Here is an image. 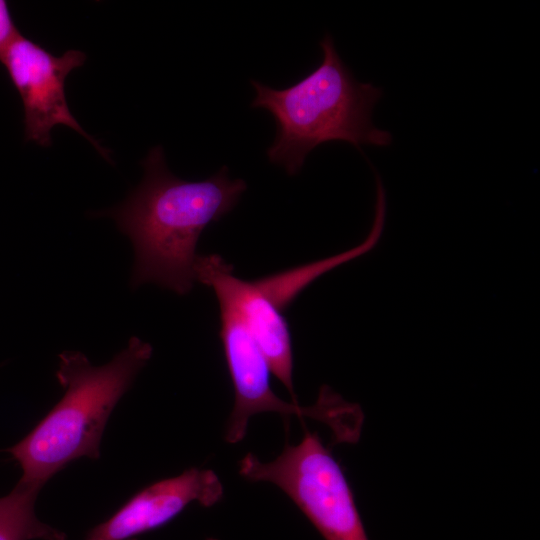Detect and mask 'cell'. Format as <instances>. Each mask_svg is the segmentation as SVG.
Wrapping results in <instances>:
<instances>
[{
  "label": "cell",
  "mask_w": 540,
  "mask_h": 540,
  "mask_svg": "<svg viewBox=\"0 0 540 540\" xmlns=\"http://www.w3.org/2000/svg\"><path fill=\"white\" fill-rule=\"evenodd\" d=\"M142 165V182L107 215L133 245L131 286L155 284L185 295L196 282L201 233L234 209L247 184L230 178L227 166L200 181L178 178L160 146L149 151Z\"/></svg>",
  "instance_id": "cell-1"
},
{
  "label": "cell",
  "mask_w": 540,
  "mask_h": 540,
  "mask_svg": "<svg viewBox=\"0 0 540 540\" xmlns=\"http://www.w3.org/2000/svg\"><path fill=\"white\" fill-rule=\"evenodd\" d=\"M207 540H217L216 538H208Z\"/></svg>",
  "instance_id": "cell-12"
},
{
  "label": "cell",
  "mask_w": 540,
  "mask_h": 540,
  "mask_svg": "<svg viewBox=\"0 0 540 540\" xmlns=\"http://www.w3.org/2000/svg\"><path fill=\"white\" fill-rule=\"evenodd\" d=\"M20 34L13 21L7 2L0 0V59Z\"/></svg>",
  "instance_id": "cell-11"
},
{
  "label": "cell",
  "mask_w": 540,
  "mask_h": 540,
  "mask_svg": "<svg viewBox=\"0 0 540 540\" xmlns=\"http://www.w3.org/2000/svg\"><path fill=\"white\" fill-rule=\"evenodd\" d=\"M130 540H137V539L133 538V539H130Z\"/></svg>",
  "instance_id": "cell-13"
},
{
  "label": "cell",
  "mask_w": 540,
  "mask_h": 540,
  "mask_svg": "<svg viewBox=\"0 0 540 540\" xmlns=\"http://www.w3.org/2000/svg\"><path fill=\"white\" fill-rule=\"evenodd\" d=\"M220 339L234 388V405L226 424L224 438L231 444L246 435L252 416L278 413L288 418L310 417L329 425L335 435L347 426L351 405L328 387L320 390L312 406L281 399L272 389L270 365L240 314L230 305L219 303Z\"/></svg>",
  "instance_id": "cell-5"
},
{
  "label": "cell",
  "mask_w": 540,
  "mask_h": 540,
  "mask_svg": "<svg viewBox=\"0 0 540 540\" xmlns=\"http://www.w3.org/2000/svg\"><path fill=\"white\" fill-rule=\"evenodd\" d=\"M223 493L222 482L214 471L187 469L139 491L110 518L94 527L85 540L133 539L164 526L191 503L213 506Z\"/></svg>",
  "instance_id": "cell-8"
},
{
  "label": "cell",
  "mask_w": 540,
  "mask_h": 540,
  "mask_svg": "<svg viewBox=\"0 0 540 540\" xmlns=\"http://www.w3.org/2000/svg\"><path fill=\"white\" fill-rule=\"evenodd\" d=\"M319 44L320 64L296 83L274 89L251 81L255 90L251 107L268 111L277 127L267 157L288 175L299 173L308 154L323 143L341 141L360 149L392 142V135L372 122L382 90L355 79L330 34Z\"/></svg>",
  "instance_id": "cell-2"
},
{
  "label": "cell",
  "mask_w": 540,
  "mask_h": 540,
  "mask_svg": "<svg viewBox=\"0 0 540 540\" xmlns=\"http://www.w3.org/2000/svg\"><path fill=\"white\" fill-rule=\"evenodd\" d=\"M385 217V190L377 176L373 225L363 242L339 254L251 280L254 289L272 308L284 314L295 298L318 277L369 252L381 237Z\"/></svg>",
  "instance_id": "cell-9"
},
{
  "label": "cell",
  "mask_w": 540,
  "mask_h": 540,
  "mask_svg": "<svg viewBox=\"0 0 540 540\" xmlns=\"http://www.w3.org/2000/svg\"><path fill=\"white\" fill-rule=\"evenodd\" d=\"M194 272L196 281L212 288L218 303L228 304L240 314L264 353L272 374L297 402L291 337L285 315L258 294L251 280L237 277L232 265L218 254L198 255Z\"/></svg>",
  "instance_id": "cell-7"
},
{
  "label": "cell",
  "mask_w": 540,
  "mask_h": 540,
  "mask_svg": "<svg viewBox=\"0 0 540 540\" xmlns=\"http://www.w3.org/2000/svg\"><path fill=\"white\" fill-rule=\"evenodd\" d=\"M41 488L19 480L9 494L0 497V540H66L65 533L36 516Z\"/></svg>",
  "instance_id": "cell-10"
},
{
  "label": "cell",
  "mask_w": 540,
  "mask_h": 540,
  "mask_svg": "<svg viewBox=\"0 0 540 540\" xmlns=\"http://www.w3.org/2000/svg\"><path fill=\"white\" fill-rule=\"evenodd\" d=\"M85 59V54L79 50L55 56L20 34L0 61L22 100L28 141L48 147L52 128L65 125L84 136L109 160L108 151L82 129L67 104L65 79L73 69L82 66Z\"/></svg>",
  "instance_id": "cell-6"
},
{
  "label": "cell",
  "mask_w": 540,
  "mask_h": 540,
  "mask_svg": "<svg viewBox=\"0 0 540 540\" xmlns=\"http://www.w3.org/2000/svg\"><path fill=\"white\" fill-rule=\"evenodd\" d=\"M138 337L107 364L95 366L80 351L59 355L56 377L64 395L21 441L8 448L24 482L43 485L81 457L98 459L108 419L152 356Z\"/></svg>",
  "instance_id": "cell-3"
},
{
  "label": "cell",
  "mask_w": 540,
  "mask_h": 540,
  "mask_svg": "<svg viewBox=\"0 0 540 540\" xmlns=\"http://www.w3.org/2000/svg\"><path fill=\"white\" fill-rule=\"evenodd\" d=\"M239 473L281 489L325 540H369L348 481L316 433L305 430L297 444L287 443L271 461L246 454Z\"/></svg>",
  "instance_id": "cell-4"
}]
</instances>
